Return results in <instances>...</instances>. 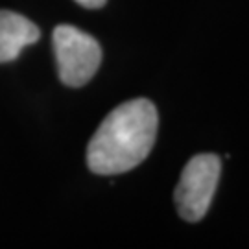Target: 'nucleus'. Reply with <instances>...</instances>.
Returning a JSON list of instances; mask_svg holds the SVG:
<instances>
[{
    "label": "nucleus",
    "instance_id": "obj_5",
    "mask_svg": "<svg viewBox=\"0 0 249 249\" xmlns=\"http://www.w3.org/2000/svg\"><path fill=\"white\" fill-rule=\"evenodd\" d=\"M74 2H78V4H80V6H83V8L96 9V8H102V6H106L107 0H74Z\"/></svg>",
    "mask_w": 249,
    "mask_h": 249
},
{
    "label": "nucleus",
    "instance_id": "obj_3",
    "mask_svg": "<svg viewBox=\"0 0 249 249\" xmlns=\"http://www.w3.org/2000/svg\"><path fill=\"white\" fill-rule=\"evenodd\" d=\"M222 174V159L214 153L194 155L183 168L174 192L178 214L187 222H199L213 203Z\"/></svg>",
    "mask_w": 249,
    "mask_h": 249
},
{
    "label": "nucleus",
    "instance_id": "obj_4",
    "mask_svg": "<svg viewBox=\"0 0 249 249\" xmlns=\"http://www.w3.org/2000/svg\"><path fill=\"white\" fill-rule=\"evenodd\" d=\"M41 37L39 28L30 18L15 11H0V63L13 61L20 50Z\"/></svg>",
    "mask_w": 249,
    "mask_h": 249
},
{
    "label": "nucleus",
    "instance_id": "obj_1",
    "mask_svg": "<svg viewBox=\"0 0 249 249\" xmlns=\"http://www.w3.org/2000/svg\"><path fill=\"white\" fill-rule=\"evenodd\" d=\"M157 109L146 98L113 109L87 146V164L98 176H116L137 168L155 144Z\"/></svg>",
    "mask_w": 249,
    "mask_h": 249
},
{
    "label": "nucleus",
    "instance_id": "obj_2",
    "mask_svg": "<svg viewBox=\"0 0 249 249\" xmlns=\"http://www.w3.org/2000/svg\"><path fill=\"white\" fill-rule=\"evenodd\" d=\"M53 53L59 80L69 87H83L92 80L102 63V46L92 36L71 24L53 30Z\"/></svg>",
    "mask_w": 249,
    "mask_h": 249
}]
</instances>
